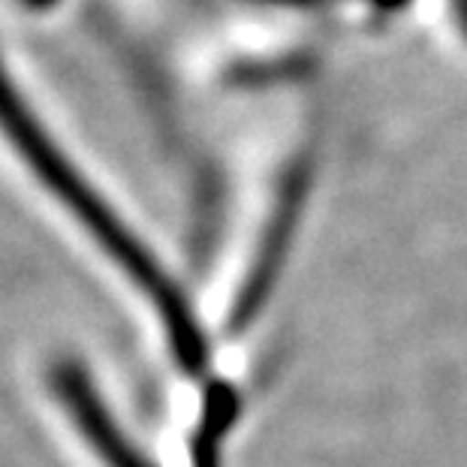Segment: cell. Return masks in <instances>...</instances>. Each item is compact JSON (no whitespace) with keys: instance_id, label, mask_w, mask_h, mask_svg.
Here are the masks:
<instances>
[{"instance_id":"6da1fadb","label":"cell","mask_w":467,"mask_h":467,"mask_svg":"<svg viewBox=\"0 0 467 467\" xmlns=\"http://www.w3.org/2000/svg\"><path fill=\"white\" fill-rule=\"evenodd\" d=\"M0 133L4 142L22 157L27 172L52 193V200L64 205V212H69L85 235L94 238V244L121 268V275L148 302L157 323L163 326L172 359L187 371H202L205 335L184 293L178 290L151 247L64 154L46 124H39L22 91H16V85L9 82L4 64H0Z\"/></svg>"}]
</instances>
